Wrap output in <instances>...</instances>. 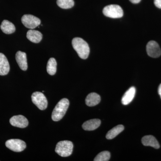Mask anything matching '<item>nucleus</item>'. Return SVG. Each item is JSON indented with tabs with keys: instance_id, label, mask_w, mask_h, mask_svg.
<instances>
[{
	"instance_id": "nucleus-24",
	"label": "nucleus",
	"mask_w": 161,
	"mask_h": 161,
	"mask_svg": "<svg viewBox=\"0 0 161 161\" xmlns=\"http://www.w3.org/2000/svg\"><path fill=\"white\" fill-rule=\"evenodd\" d=\"M158 93L159 95H160V96L161 98V84L158 87Z\"/></svg>"
},
{
	"instance_id": "nucleus-15",
	"label": "nucleus",
	"mask_w": 161,
	"mask_h": 161,
	"mask_svg": "<svg viewBox=\"0 0 161 161\" xmlns=\"http://www.w3.org/2000/svg\"><path fill=\"white\" fill-rule=\"evenodd\" d=\"M101 125L100 119H92L84 123L82 127L83 130L86 131H92L97 129Z\"/></svg>"
},
{
	"instance_id": "nucleus-18",
	"label": "nucleus",
	"mask_w": 161,
	"mask_h": 161,
	"mask_svg": "<svg viewBox=\"0 0 161 161\" xmlns=\"http://www.w3.org/2000/svg\"><path fill=\"white\" fill-rule=\"evenodd\" d=\"M124 129H125V127L123 125H118L114 127L113 129L110 130L107 133L106 138L107 139L111 140L115 138L120 132L123 131Z\"/></svg>"
},
{
	"instance_id": "nucleus-11",
	"label": "nucleus",
	"mask_w": 161,
	"mask_h": 161,
	"mask_svg": "<svg viewBox=\"0 0 161 161\" xmlns=\"http://www.w3.org/2000/svg\"><path fill=\"white\" fill-rule=\"evenodd\" d=\"M10 67L7 58L2 53H0V75L4 76L9 73Z\"/></svg>"
},
{
	"instance_id": "nucleus-21",
	"label": "nucleus",
	"mask_w": 161,
	"mask_h": 161,
	"mask_svg": "<svg viewBox=\"0 0 161 161\" xmlns=\"http://www.w3.org/2000/svg\"><path fill=\"white\" fill-rule=\"evenodd\" d=\"M110 157H111V154L109 151H103L96 156L94 161H108L109 160Z\"/></svg>"
},
{
	"instance_id": "nucleus-14",
	"label": "nucleus",
	"mask_w": 161,
	"mask_h": 161,
	"mask_svg": "<svg viewBox=\"0 0 161 161\" xmlns=\"http://www.w3.org/2000/svg\"><path fill=\"white\" fill-rule=\"evenodd\" d=\"M26 37L32 43H39L42 40L43 35L38 31L30 30L26 34Z\"/></svg>"
},
{
	"instance_id": "nucleus-6",
	"label": "nucleus",
	"mask_w": 161,
	"mask_h": 161,
	"mask_svg": "<svg viewBox=\"0 0 161 161\" xmlns=\"http://www.w3.org/2000/svg\"><path fill=\"white\" fill-rule=\"evenodd\" d=\"M6 147L9 150L16 152H20L25 150L26 144L24 141L20 139H10L6 142Z\"/></svg>"
},
{
	"instance_id": "nucleus-8",
	"label": "nucleus",
	"mask_w": 161,
	"mask_h": 161,
	"mask_svg": "<svg viewBox=\"0 0 161 161\" xmlns=\"http://www.w3.org/2000/svg\"><path fill=\"white\" fill-rule=\"evenodd\" d=\"M147 51L148 55L151 58H158L161 55V50L158 43L153 40L147 43Z\"/></svg>"
},
{
	"instance_id": "nucleus-13",
	"label": "nucleus",
	"mask_w": 161,
	"mask_h": 161,
	"mask_svg": "<svg viewBox=\"0 0 161 161\" xmlns=\"http://www.w3.org/2000/svg\"><path fill=\"white\" fill-rule=\"evenodd\" d=\"M142 143L145 146H149L158 149L160 148V145L156 139L151 135L144 136L142 138Z\"/></svg>"
},
{
	"instance_id": "nucleus-7",
	"label": "nucleus",
	"mask_w": 161,
	"mask_h": 161,
	"mask_svg": "<svg viewBox=\"0 0 161 161\" xmlns=\"http://www.w3.org/2000/svg\"><path fill=\"white\" fill-rule=\"evenodd\" d=\"M21 21L25 27L31 29L37 27L41 23V21L39 18L30 14L24 15L22 17Z\"/></svg>"
},
{
	"instance_id": "nucleus-3",
	"label": "nucleus",
	"mask_w": 161,
	"mask_h": 161,
	"mask_svg": "<svg viewBox=\"0 0 161 161\" xmlns=\"http://www.w3.org/2000/svg\"><path fill=\"white\" fill-rule=\"evenodd\" d=\"M73 147L74 145L70 141H60L57 144L55 151L60 156L66 157L71 155Z\"/></svg>"
},
{
	"instance_id": "nucleus-22",
	"label": "nucleus",
	"mask_w": 161,
	"mask_h": 161,
	"mask_svg": "<svg viewBox=\"0 0 161 161\" xmlns=\"http://www.w3.org/2000/svg\"><path fill=\"white\" fill-rule=\"evenodd\" d=\"M154 3L157 7L161 9V0H154Z\"/></svg>"
},
{
	"instance_id": "nucleus-10",
	"label": "nucleus",
	"mask_w": 161,
	"mask_h": 161,
	"mask_svg": "<svg viewBox=\"0 0 161 161\" xmlns=\"http://www.w3.org/2000/svg\"><path fill=\"white\" fill-rule=\"evenodd\" d=\"M16 60L21 69L26 71L27 69V58L26 53L18 51L16 54Z\"/></svg>"
},
{
	"instance_id": "nucleus-5",
	"label": "nucleus",
	"mask_w": 161,
	"mask_h": 161,
	"mask_svg": "<svg viewBox=\"0 0 161 161\" xmlns=\"http://www.w3.org/2000/svg\"><path fill=\"white\" fill-rule=\"evenodd\" d=\"M31 100L39 109H46L47 106V101L45 95L40 92H35L31 95Z\"/></svg>"
},
{
	"instance_id": "nucleus-4",
	"label": "nucleus",
	"mask_w": 161,
	"mask_h": 161,
	"mask_svg": "<svg viewBox=\"0 0 161 161\" xmlns=\"http://www.w3.org/2000/svg\"><path fill=\"white\" fill-rule=\"evenodd\" d=\"M103 12L105 16L113 19L122 17L124 14L121 7L117 5H110L105 6Z\"/></svg>"
},
{
	"instance_id": "nucleus-16",
	"label": "nucleus",
	"mask_w": 161,
	"mask_h": 161,
	"mask_svg": "<svg viewBox=\"0 0 161 161\" xmlns=\"http://www.w3.org/2000/svg\"><path fill=\"white\" fill-rule=\"evenodd\" d=\"M100 101V95L97 93H91L87 96L85 101L88 106L93 107L98 105Z\"/></svg>"
},
{
	"instance_id": "nucleus-20",
	"label": "nucleus",
	"mask_w": 161,
	"mask_h": 161,
	"mask_svg": "<svg viewBox=\"0 0 161 161\" xmlns=\"http://www.w3.org/2000/svg\"><path fill=\"white\" fill-rule=\"evenodd\" d=\"M58 6L64 9L71 8L75 5L74 0H57Z\"/></svg>"
},
{
	"instance_id": "nucleus-19",
	"label": "nucleus",
	"mask_w": 161,
	"mask_h": 161,
	"mask_svg": "<svg viewBox=\"0 0 161 161\" xmlns=\"http://www.w3.org/2000/svg\"><path fill=\"white\" fill-rule=\"evenodd\" d=\"M57 63L55 58H51L47 62V71L49 75H54L57 72Z\"/></svg>"
},
{
	"instance_id": "nucleus-9",
	"label": "nucleus",
	"mask_w": 161,
	"mask_h": 161,
	"mask_svg": "<svg viewBox=\"0 0 161 161\" xmlns=\"http://www.w3.org/2000/svg\"><path fill=\"white\" fill-rule=\"evenodd\" d=\"M9 122L13 126L20 128H25L28 125L27 119L22 115H15L10 118Z\"/></svg>"
},
{
	"instance_id": "nucleus-12",
	"label": "nucleus",
	"mask_w": 161,
	"mask_h": 161,
	"mask_svg": "<svg viewBox=\"0 0 161 161\" xmlns=\"http://www.w3.org/2000/svg\"><path fill=\"white\" fill-rule=\"evenodd\" d=\"M135 88L133 86L130 87L123 96L121 99L122 103L124 105L130 104L135 97Z\"/></svg>"
},
{
	"instance_id": "nucleus-17",
	"label": "nucleus",
	"mask_w": 161,
	"mask_h": 161,
	"mask_svg": "<svg viewBox=\"0 0 161 161\" xmlns=\"http://www.w3.org/2000/svg\"><path fill=\"white\" fill-rule=\"evenodd\" d=\"M2 31L6 34H11L15 31V27L11 22L7 20H4L1 25Z\"/></svg>"
},
{
	"instance_id": "nucleus-2",
	"label": "nucleus",
	"mask_w": 161,
	"mask_h": 161,
	"mask_svg": "<svg viewBox=\"0 0 161 161\" xmlns=\"http://www.w3.org/2000/svg\"><path fill=\"white\" fill-rule=\"evenodd\" d=\"M69 101L66 98H62L58 103L52 113V118L55 121L62 119L68 109Z\"/></svg>"
},
{
	"instance_id": "nucleus-1",
	"label": "nucleus",
	"mask_w": 161,
	"mask_h": 161,
	"mask_svg": "<svg viewBox=\"0 0 161 161\" xmlns=\"http://www.w3.org/2000/svg\"><path fill=\"white\" fill-rule=\"evenodd\" d=\"M72 44L80 58L86 59L88 58L90 54V47L86 42L81 38L76 37L72 40Z\"/></svg>"
},
{
	"instance_id": "nucleus-23",
	"label": "nucleus",
	"mask_w": 161,
	"mask_h": 161,
	"mask_svg": "<svg viewBox=\"0 0 161 161\" xmlns=\"http://www.w3.org/2000/svg\"><path fill=\"white\" fill-rule=\"evenodd\" d=\"M130 1L133 4H137V3H139L141 0H130Z\"/></svg>"
}]
</instances>
